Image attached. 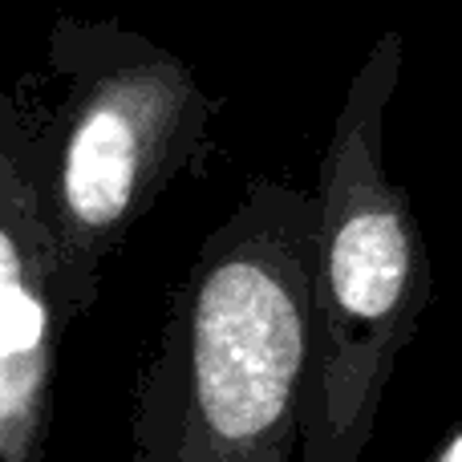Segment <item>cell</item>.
<instances>
[{"mask_svg":"<svg viewBox=\"0 0 462 462\" xmlns=\"http://www.w3.org/2000/svg\"><path fill=\"white\" fill-rule=\"evenodd\" d=\"M45 65L61 81L41 122L57 280L73 325L102 300L106 263L183 171H195L216 97L175 49L114 16L57 13Z\"/></svg>","mask_w":462,"mask_h":462,"instance_id":"3957f363","label":"cell"},{"mask_svg":"<svg viewBox=\"0 0 462 462\" xmlns=\"http://www.w3.org/2000/svg\"><path fill=\"white\" fill-rule=\"evenodd\" d=\"M69 328L41 118L0 73V462H49L57 361Z\"/></svg>","mask_w":462,"mask_h":462,"instance_id":"277c9868","label":"cell"},{"mask_svg":"<svg viewBox=\"0 0 462 462\" xmlns=\"http://www.w3.org/2000/svg\"><path fill=\"white\" fill-rule=\"evenodd\" d=\"M312 191L252 175L203 236L134 382L130 462H292L309 369Z\"/></svg>","mask_w":462,"mask_h":462,"instance_id":"6da1fadb","label":"cell"},{"mask_svg":"<svg viewBox=\"0 0 462 462\" xmlns=\"http://www.w3.org/2000/svg\"><path fill=\"white\" fill-rule=\"evenodd\" d=\"M402 65L406 37L385 29L345 86L317 167L296 462H361L393 369L434 300L422 219L385 162V114Z\"/></svg>","mask_w":462,"mask_h":462,"instance_id":"7a4b0ae2","label":"cell"},{"mask_svg":"<svg viewBox=\"0 0 462 462\" xmlns=\"http://www.w3.org/2000/svg\"><path fill=\"white\" fill-rule=\"evenodd\" d=\"M426 462H462V422H455V430L439 442V450H434Z\"/></svg>","mask_w":462,"mask_h":462,"instance_id":"5b68a950","label":"cell"}]
</instances>
